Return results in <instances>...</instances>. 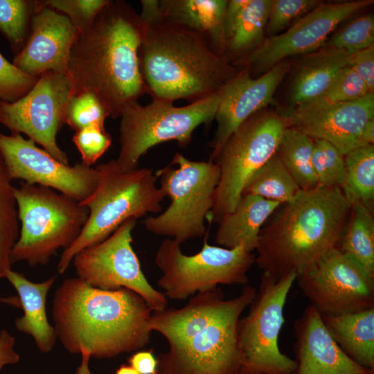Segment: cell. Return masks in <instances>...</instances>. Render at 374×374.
<instances>
[{"instance_id": "obj_1", "label": "cell", "mask_w": 374, "mask_h": 374, "mask_svg": "<svg viewBox=\"0 0 374 374\" xmlns=\"http://www.w3.org/2000/svg\"><path fill=\"white\" fill-rule=\"evenodd\" d=\"M256 291L246 285L225 299L217 287L193 295L182 308L153 311L150 328L169 345L157 357V374H238L237 325Z\"/></svg>"}, {"instance_id": "obj_2", "label": "cell", "mask_w": 374, "mask_h": 374, "mask_svg": "<svg viewBox=\"0 0 374 374\" xmlns=\"http://www.w3.org/2000/svg\"><path fill=\"white\" fill-rule=\"evenodd\" d=\"M142 22L126 1L109 0L71 49L70 96L95 95L109 117L118 118L146 93L139 57Z\"/></svg>"}, {"instance_id": "obj_3", "label": "cell", "mask_w": 374, "mask_h": 374, "mask_svg": "<svg viewBox=\"0 0 374 374\" xmlns=\"http://www.w3.org/2000/svg\"><path fill=\"white\" fill-rule=\"evenodd\" d=\"M152 313L131 290L98 289L78 277L63 280L52 301L54 328L62 346L70 354L83 350L98 359L144 348L152 332Z\"/></svg>"}, {"instance_id": "obj_4", "label": "cell", "mask_w": 374, "mask_h": 374, "mask_svg": "<svg viewBox=\"0 0 374 374\" xmlns=\"http://www.w3.org/2000/svg\"><path fill=\"white\" fill-rule=\"evenodd\" d=\"M350 208L340 187L303 190L262 227L255 262L276 279L308 270L336 248Z\"/></svg>"}, {"instance_id": "obj_5", "label": "cell", "mask_w": 374, "mask_h": 374, "mask_svg": "<svg viewBox=\"0 0 374 374\" xmlns=\"http://www.w3.org/2000/svg\"><path fill=\"white\" fill-rule=\"evenodd\" d=\"M139 57L146 93L170 103L215 95L240 70L200 35L161 19L142 22Z\"/></svg>"}, {"instance_id": "obj_6", "label": "cell", "mask_w": 374, "mask_h": 374, "mask_svg": "<svg viewBox=\"0 0 374 374\" xmlns=\"http://www.w3.org/2000/svg\"><path fill=\"white\" fill-rule=\"evenodd\" d=\"M96 169L97 186L80 202L89 209L87 221L78 238L62 251L57 266L60 274L66 271L78 252L103 241L126 220L162 210L161 203L166 195L157 186L158 177L152 169L123 170L115 159L100 163Z\"/></svg>"}, {"instance_id": "obj_7", "label": "cell", "mask_w": 374, "mask_h": 374, "mask_svg": "<svg viewBox=\"0 0 374 374\" xmlns=\"http://www.w3.org/2000/svg\"><path fill=\"white\" fill-rule=\"evenodd\" d=\"M14 197L21 226L12 263L45 265L60 249L71 245L88 219L86 206L50 188L24 182L14 188Z\"/></svg>"}, {"instance_id": "obj_8", "label": "cell", "mask_w": 374, "mask_h": 374, "mask_svg": "<svg viewBox=\"0 0 374 374\" xmlns=\"http://www.w3.org/2000/svg\"><path fill=\"white\" fill-rule=\"evenodd\" d=\"M171 165L177 168L170 165L156 172L160 188L170 203L164 212L145 218L143 224L148 232L181 244L206 235L204 220L213 207L220 169L211 159L191 161L179 152Z\"/></svg>"}, {"instance_id": "obj_9", "label": "cell", "mask_w": 374, "mask_h": 374, "mask_svg": "<svg viewBox=\"0 0 374 374\" xmlns=\"http://www.w3.org/2000/svg\"><path fill=\"white\" fill-rule=\"evenodd\" d=\"M219 101L217 93L182 107L159 100L144 106L138 102L127 105L120 116L117 165L123 170L136 169L148 150L169 141L186 147L198 126L215 119Z\"/></svg>"}, {"instance_id": "obj_10", "label": "cell", "mask_w": 374, "mask_h": 374, "mask_svg": "<svg viewBox=\"0 0 374 374\" xmlns=\"http://www.w3.org/2000/svg\"><path fill=\"white\" fill-rule=\"evenodd\" d=\"M201 250L184 254L180 244L164 240L155 254V263L162 275L157 280L163 294L171 300H185L197 293L216 289L219 285L248 284V271L256 256L240 245L233 249L211 245L205 235Z\"/></svg>"}, {"instance_id": "obj_11", "label": "cell", "mask_w": 374, "mask_h": 374, "mask_svg": "<svg viewBox=\"0 0 374 374\" xmlns=\"http://www.w3.org/2000/svg\"><path fill=\"white\" fill-rule=\"evenodd\" d=\"M287 125L278 113L259 111L228 138L213 160L220 169L210 222L232 212L251 177L276 153Z\"/></svg>"}, {"instance_id": "obj_12", "label": "cell", "mask_w": 374, "mask_h": 374, "mask_svg": "<svg viewBox=\"0 0 374 374\" xmlns=\"http://www.w3.org/2000/svg\"><path fill=\"white\" fill-rule=\"evenodd\" d=\"M296 277L291 273L276 279L262 273L249 312L237 325L238 374H294L296 362L280 350L278 337Z\"/></svg>"}, {"instance_id": "obj_13", "label": "cell", "mask_w": 374, "mask_h": 374, "mask_svg": "<svg viewBox=\"0 0 374 374\" xmlns=\"http://www.w3.org/2000/svg\"><path fill=\"white\" fill-rule=\"evenodd\" d=\"M136 220L129 219L103 241L78 252L72 262L77 277L105 290H131L140 295L152 311L166 308L168 299L145 278L132 247Z\"/></svg>"}, {"instance_id": "obj_14", "label": "cell", "mask_w": 374, "mask_h": 374, "mask_svg": "<svg viewBox=\"0 0 374 374\" xmlns=\"http://www.w3.org/2000/svg\"><path fill=\"white\" fill-rule=\"evenodd\" d=\"M70 87L66 75L53 71L42 73L21 98L10 103L0 100V124L11 134H24L55 159L69 164V158L57 143L65 123Z\"/></svg>"}, {"instance_id": "obj_15", "label": "cell", "mask_w": 374, "mask_h": 374, "mask_svg": "<svg viewBox=\"0 0 374 374\" xmlns=\"http://www.w3.org/2000/svg\"><path fill=\"white\" fill-rule=\"evenodd\" d=\"M295 281L320 314L335 315L374 308V278L357 262L337 248L296 275Z\"/></svg>"}, {"instance_id": "obj_16", "label": "cell", "mask_w": 374, "mask_h": 374, "mask_svg": "<svg viewBox=\"0 0 374 374\" xmlns=\"http://www.w3.org/2000/svg\"><path fill=\"white\" fill-rule=\"evenodd\" d=\"M373 3V0L321 3L287 30L265 39L262 44L233 65L253 73H265L290 56L306 55L321 48L344 20Z\"/></svg>"}, {"instance_id": "obj_17", "label": "cell", "mask_w": 374, "mask_h": 374, "mask_svg": "<svg viewBox=\"0 0 374 374\" xmlns=\"http://www.w3.org/2000/svg\"><path fill=\"white\" fill-rule=\"evenodd\" d=\"M0 152L11 180L50 188L80 202L94 191L98 172L80 163L64 164L20 134L0 133Z\"/></svg>"}, {"instance_id": "obj_18", "label": "cell", "mask_w": 374, "mask_h": 374, "mask_svg": "<svg viewBox=\"0 0 374 374\" xmlns=\"http://www.w3.org/2000/svg\"><path fill=\"white\" fill-rule=\"evenodd\" d=\"M280 114L287 127L304 133L313 140H323L344 156L359 147L366 123L374 118V93L351 101L316 107L283 109Z\"/></svg>"}, {"instance_id": "obj_19", "label": "cell", "mask_w": 374, "mask_h": 374, "mask_svg": "<svg viewBox=\"0 0 374 374\" xmlns=\"http://www.w3.org/2000/svg\"><path fill=\"white\" fill-rule=\"evenodd\" d=\"M289 68L288 62H281L257 78L251 77L248 70L242 69L222 88L210 159H215L229 136L243 122L271 103Z\"/></svg>"}, {"instance_id": "obj_20", "label": "cell", "mask_w": 374, "mask_h": 374, "mask_svg": "<svg viewBox=\"0 0 374 374\" xmlns=\"http://www.w3.org/2000/svg\"><path fill=\"white\" fill-rule=\"evenodd\" d=\"M78 35L67 17L35 1L30 35L12 64L34 77L46 71L66 76L71 49Z\"/></svg>"}, {"instance_id": "obj_21", "label": "cell", "mask_w": 374, "mask_h": 374, "mask_svg": "<svg viewBox=\"0 0 374 374\" xmlns=\"http://www.w3.org/2000/svg\"><path fill=\"white\" fill-rule=\"evenodd\" d=\"M294 330V374H374V369L359 365L339 348L312 305L296 320Z\"/></svg>"}, {"instance_id": "obj_22", "label": "cell", "mask_w": 374, "mask_h": 374, "mask_svg": "<svg viewBox=\"0 0 374 374\" xmlns=\"http://www.w3.org/2000/svg\"><path fill=\"white\" fill-rule=\"evenodd\" d=\"M353 54L344 50L322 46L304 55L294 71L289 89L290 106L292 109L321 96L339 72L351 66Z\"/></svg>"}, {"instance_id": "obj_23", "label": "cell", "mask_w": 374, "mask_h": 374, "mask_svg": "<svg viewBox=\"0 0 374 374\" xmlns=\"http://www.w3.org/2000/svg\"><path fill=\"white\" fill-rule=\"evenodd\" d=\"M161 19L200 35L220 55L226 39L223 19L226 0H159Z\"/></svg>"}, {"instance_id": "obj_24", "label": "cell", "mask_w": 374, "mask_h": 374, "mask_svg": "<svg viewBox=\"0 0 374 374\" xmlns=\"http://www.w3.org/2000/svg\"><path fill=\"white\" fill-rule=\"evenodd\" d=\"M6 278L17 291L19 304L24 312L23 315L15 321L17 330L30 335L42 353L51 352L55 345L57 335L54 326L48 320L46 303L56 276L35 283L22 274L11 269Z\"/></svg>"}, {"instance_id": "obj_25", "label": "cell", "mask_w": 374, "mask_h": 374, "mask_svg": "<svg viewBox=\"0 0 374 374\" xmlns=\"http://www.w3.org/2000/svg\"><path fill=\"white\" fill-rule=\"evenodd\" d=\"M280 205L257 195H242L234 210L219 222L216 243L227 249L242 245L253 252L257 247L262 227Z\"/></svg>"}, {"instance_id": "obj_26", "label": "cell", "mask_w": 374, "mask_h": 374, "mask_svg": "<svg viewBox=\"0 0 374 374\" xmlns=\"http://www.w3.org/2000/svg\"><path fill=\"white\" fill-rule=\"evenodd\" d=\"M321 317L334 341L350 359L374 369V308Z\"/></svg>"}, {"instance_id": "obj_27", "label": "cell", "mask_w": 374, "mask_h": 374, "mask_svg": "<svg viewBox=\"0 0 374 374\" xmlns=\"http://www.w3.org/2000/svg\"><path fill=\"white\" fill-rule=\"evenodd\" d=\"M345 177L341 186L350 205L374 211V145L355 148L344 155Z\"/></svg>"}, {"instance_id": "obj_28", "label": "cell", "mask_w": 374, "mask_h": 374, "mask_svg": "<svg viewBox=\"0 0 374 374\" xmlns=\"http://www.w3.org/2000/svg\"><path fill=\"white\" fill-rule=\"evenodd\" d=\"M336 248L357 262L374 278L373 211L362 205L351 206Z\"/></svg>"}, {"instance_id": "obj_29", "label": "cell", "mask_w": 374, "mask_h": 374, "mask_svg": "<svg viewBox=\"0 0 374 374\" xmlns=\"http://www.w3.org/2000/svg\"><path fill=\"white\" fill-rule=\"evenodd\" d=\"M271 3L272 0H249L226 42L224 55L232 65L264 41Z\"/></svg>"}, {"instance_id": "obj_30", "label": "cell", "mask_w": 374, "mask_h": 374, "mask_svg": "<svg viewBox=\"0 0 374 374\" xmlns=\"http://www.w3.org/2000/svg\"><path fill=\"white\" fill-rule=\"evenodd\" d=\"M302 191L276 154L251 177L242 195H257L284 204L295 200Z\"/></svg>"}, {"instance_id": "obj_31", "label": "cell", "mask_w": 374, "mask_h": 374, "mask_svg": "<svg viewBox=\"0 0 374 374\" xmlns=\"http://www.w3.org/2000/svg\"><path fill=\"white\" fill-rule=\"evenodd\" d=\"M314 141L292 127H286L280 139L276 155L303 190L317 187L312 156Z\"/></svg>"}, {"instance_id": "obj_32", "label": "cell", "mask_w": 374, "mask_h": 374, "mask_svg": "<svg viewBox=\"0 0 374 374\" xmlns=\"http://www.w3.org/2000/svg\"><path fill=\"white\" fill-rule=\"evenodd\" d=\"M14 188L0 152V280L11 270V251L19 235Z\"/></svg>"}, {"instance_id": "obj_33", "label": "cell", "mask_w": 374, "mask_h": 374, "mask_svg": "<svg viewBox=\"0 0 374 374\" xmlns=\"http://www.w3.org/2000/svg\"><path fill=\"white\" fill-rule=\"evenodd\" d=\"M35 1L0 0V30L17 53L24 46Z\"/></svg>"}, {"instance_id": "obj_34", "label": "cell", "mask_w": 374, "mask_h": 374, "mask_svg": "<svg viewBox=\"0 0 374 374\" xmlns=\"http://www.w3.org/2000/svg\"><path fill=\"white\" fill-rule=\"evenodd\" d=\"M312 163L317 186L341 187L345 177L344 156L323 140H313Z\"/></svg>"}, {"instance_id": "obj_35", "label": "cell", "mask_w": 374, "mask_h": 374, "mask_svg": "<svg viewBox=\"0 0 374 374\" xmlns=\"http://www.w3.org/2000/svg\"><path fill=\"white\" fill-rule=\"evenodd\" d=\"M368 93L370 91L362 79L350 66H348L339 72L321 96L296 108L316 107L351 101L360 98Z\"/></svg>"}, {"instance_id": "obj_36", "label": "cell", "mask_w": 374, "mask_h": 374, "mask_svg": "<svg viewBox=\"0 0 374 374\" xmlns=\"http://www.w3.org/2000/svg\"><path fill=\"white\" fill-rule=\"evenodd\" d=\"M374 45L373 15L361 16L328 39L323 46L333 47L355 54Z\"/></svg>"}, {"instance_id": "obj_37", "label": "cell", "mask_w": 374, "mask_h": 374, "mask_svg": "<svg viewBox=\"0 0 374 374\" xmlns=\"http://www.w3.org/2000/svg\"><path fill=\"white\" fill-rule=\"evenodd\" d=\"M108 114L97 97L89 92L70 96L65 114V123L75 132L92 125H105Z\"/></svg>"}, {"instance_id": "obj_38", "label": "cell", "mask_w": 374, "mask_h": 374, "mask_svg": "<svg viewBox=\"0 0 374 374\" xmlns=\"http://www.w3.org/2000/svg\"><path fill=\"white\" fill-rule=\"evenodd\" d=\"M109 0H42L40 2L67 17L78 33L86 30Z\"/></svg>"}, {"instance_id": "obj_39", "label": "cell", "mask_w": 374, "mask_h": 374, "mask_svg": "<svg viewBox=\"0 0 374 374\" xmlns=\"http://www.w3.org/2000/svg\"><path fill=\"white\" fill-rule=\"evenodd\" d=\"M73 142L80 153L82 163L91 166L109 149L112 139L105 125H92L75 132Z\"/></svg>"}, {"instance_id": "obj_40", "label": "cell", "mask_w": 374, "mask_h": 374, "mask_svg": "<svg viewBox=\"0 0 374 374\" xmlns=\"http://www.w3.org/2000/svg\"><path fill=\"white\" fill-rule=\"evenodd\" d=\"M322 2L319 0H272L266 29L278 35L291 21L301 18Z\"/></svg>"}, {"instance_id": "obj_41", "label": "cell", "mask_w": 374, "mask_h": 374, "mask_svg": "<svg viewBox=\"0 0 374 374\" xmlns=\"http://www.w3.org/2000/svg\"><path fill=\"white\" fill-rule=\"evenodd\" d=\"M38 78L23 72L0 53L1 100L12 103L21 98L33 88Z\"/></svg>"}, {"instance_id": "obj_42", "label": "cell", "mask_w": 374, "mask_h": 374, "mask_svg": "<svg viewBox=\"0 0 374 374\" xmlns=\"http://www.w3.org/2000/svg\"><path fill=\"white\" fill-rule=\"evenodd\" d=\"M350 66L374 93V45L353 54Z\"/></svg>"}, {"instance_id": "obj_43", "label": "cell", "mask_w": 374, "mask_h": 374, "mask_svg": "<svg viewBox=\"0 0 374 374\" xmlns=\"http://www.w3.org/2000/svg\"><path fill=\"white\" fill-rule=\"evenodd\" d=\"M248 1L249 0L228 1L223 19L226 45L227 41L232 36L238 19Z\"/></svg>"}, {"instance_id": "obj_44", "label": "cell", "mask_w": 374, "mask_h": 374, "mask_svg": "<svg viewBox=\"0 0 374 374\" xmlns=\"http://www.w3.org/2000/svg\"><path fill=\"white\" fill-rule=\"evenodd\" d=\"M127 362L139 374H157L158 362L152 350H138Z\"/></svg>"}, {"instance_id": "obj_45", "label": "cell", "mask_w": 374, "mask_h": 374, "mask_svg": "<svg viewBox=\"0 0 374 374\" xmlns=\"http://www.w3.org/2000/svg\"><path fill=\"white\" fill-rule=\"evenodd\" d=\"M15 338L6 330L0 331V371L6 366L15 364L19 355L15 349Z\"/></svg>"}, {"instance_id": "obj_46", "label": "cell", "mask_w": 374, "mask_h": 374, "mask_svg": "<svg viewBox=\"0 0 374 374\" xmlns=\"http://www.w3.org/2000/svg\"><path fill=\"white\" fill-rule=\"evenodd\" d=\"M374 143V118L369 120L364 125L359 137L360 146L373 145Z\"/></svg>"}, {"instance_id": "obj_47", "label": "cell", "mask_w": 374, "mask_h": 374, "mask_svg": "<svg viewBox=\"0 0 374 374\" xmlns=\"http://www.w3.org/2000/svg\"><path fill=\"white\" fill-rule=\"evenodd\" d=\"M81 362L78 366L75 374H95L89 368V360L91 357L90 354L85 350H81Z\"/></svg>"}, {"instance_id": "obj_48", "label": "cell", "mask_w": 374, "mask_h": 374, "mask_svg": "<svg viewBox=\"0 0 374 374\" xmlns=\"http://www.w3.org/2000/svg\"><path fill=\"white\" fill-rule=\"evenodd\" d=\"M115 374H139V373L130 365L122 364L117 368Z\"/></svg>"}]
</instances>
